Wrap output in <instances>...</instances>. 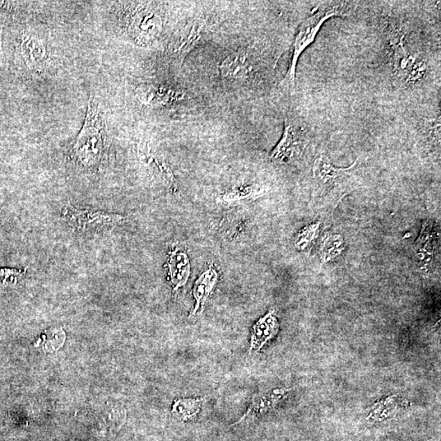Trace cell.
I'll return each mask as SVG.
<instances>
[{
  "mask_svg": "<svg viewBox=\"0 0 441 441\" xmlns=\"http://www.w3.org/2000/svg\"><path fill=\"white\" fill-rule=\"evenodd\" d=\"M108 148L109 136L103 115L91 97L85 124L72 148V158L83 169L94 171L103 163Z\"/></svg>",
  "mask_w": 441,
  "mask_h": 441,
  "instance_id": "cell-1",
  "label": "cell"
},
{
  "mask_svg": "<svg viewBox=\"0 0 441 441\" xmlns=\"http://www.w3.org/2000/svg\"><path fill=\"white\" fill-rule=\"evenodd\" d=\"M358 160L345 169L337 168L324 154L315 158L313 165V198L319 206L335 208L341 199L354 190Z\"/></svg>",
  "mask_w": 441,
  "mask_h": 441,
  "instance_id": "cell-2",
  "label": "cell"
},
{
  "mask_svg": "<svg viewBox=\"0 0 441 441\" xmlns=\"http://www.w3.org/2000/svg\"><path fill=\"white\" fill-rule=\"evenodd\" d=\"M120 22L126 34L139 46H147L159 38L164 22L160 12L148 2L124 3Z\"/></svg>",
  "mask_w": 441,
  "mask_h": 441,
  "instance_id": "cell-3",
  "label": "cell"
},
{
  "mask_svg": "<svg viewBox=\"0 0 441 441\" xmlns=\"http://www.w3.org/2000/svg\"><path fill=\"white\" fill-rule=\"evenodd\" d=\"M346 4L338 3L337 6L320 9L301 22L295 37L290 67L283 81V85L291 94L294 92L297 65L300 56L313 43L324 23L333 17L346 16Z\"/></svg>",
  "mask_w": 441,
  "mask_h": 441,
  "instance_id": "cell-4",
  "label": "cell"
},
{
  "mask_svg": "<svg viewBox=\"0 0 441 441\" xmlns=\"http://www.w3.org/2000/svg\"><path fill=\"white\" fill-rule=\"evenodd\" d=\"M266 67L258 49H241L230 53L219 65L220 76L227 82H247L253 80L261 69Z\"/></svg>",
  "mask_w": 441,
  "mask_h": 441,
  "instance_id": "cell-5",
  "label": "cell"
},
{
  "mask_svg": "<svg viewBox=\"0 0 441 441\" xmlns=\"http://www.w3.org/2000/svg\"><path fill=\"white\" fill-rule=\"evenodd\" d=\"M63 219L72 228L88 234H103L113 231L126 221V217L116 213L78 210L68 203L63 211Z\"/></svg>",
  "mask_w": 441,
  "mask_h": 441,
  "instance_id": "cell-6",
  "label": "cell"
},
{
  "mask_svg": "<svg viewBox=\"0 0 441 441\" xmlns=\"http://www.w3.org/2000/svg\"><path fill=\"white\" fill-rule=\"evenodd\" d=\"M388 39L392 51L394 72L403 81L419 58L412 56L406 48V34L396 21L389 22Z\"/></svg>",
  "mask_w": 441,
  "mask_h": 441,
  "instance_id": "cell-7",
  "label": "cell"
},
{
  "mask_svg": "<svg viewBox=\"0 0 441 441\" xmlns=\"http://www.w3.org/2000/svg\"><path fill=\"white\" fill-rule=\"evenodd\" d=\"M305 137L303 130L298 124L290 118L285 119L284 133L280 142L271 154L273 160L289 162L299 156L304 149Z\"/></svg>",
  "mask_w": 441,
  "mask_h": 441,
  "instance_id": "cell-8",
  "label": "cell"
},
{
  "mask_svg": "<svg viewBox=\"0 0 441 441\" xmlns=\"http://www.w3.org/2000/svg\"><path fill=\"white\" fill-rule=\"evenodd\" d=\"M206 30V22L202 19L194 20L184 27L171 42L169 54L175 63L182 64L187 56L201 42Z\"/></svg>",
  "mask_w": 441,
  "mask_h": 441,
  "instance_id": "cell-9",
  "label": "cell"
},
{
  "mask_svg": "<svg viewBox=\"0 0 441 441\" xmlns=\"http://www.w3.org/2000/svg\"><path fill=\"white\" fill-rule=\"evenodd\" d=\"M139 99L153 106H170L182 101L185 92L180 88L157 85H142L139 88Z\"/></svg>",
  "mask_w": 441,
  "mask_h": 441,
  "instance_id": "cell-10",
  "label": "cell"
},
{
  "mask_svg": "<svg viewBox=\"0 0 441 441\" xmlns=\"http://www.w3.org/2000/svg\"><path fill=\"white\" fill-rule=\"evenodd\" d=\"M280 324L275 315V310H270L263 317L260 318L253 326L250 338L249 354L258 352L267 343L276 336Z\"/></svg>",
  "mask_w": 441,
  "mask_h": 441,
  "instance_id": "cell-11",
  "label": "cell"
},
{
  "mask_svg": "<svg viewBox=\"0 0 441 441\" xmlns=\"http://www.w3.org/2000/svg\"><path fill=\"white\" fill-rule=\"evenodd\" d=\"M168 254L166 267L169 268V281L175 292L187 285L190 274V263L188 255L179 248L170 250Z\"/></svg>",
  "mask_w": 441,
  "mask_h": 441,
  "instance_id": "cell-12",
  "label": "cell"
},
{
  "mask_svg": "<svg viewBox=\"0 0 441 441\" xmlns=\"http://www.w3.org/2000/svg\"><path fill=\"white\" fill-rule=\"evenodd\" d=\"M218 281V274L212 266L206 269L199 276L193 287V297L196 300V305L189 317H194L198 313H203L204 306L215 290Z\"/></svg>",
  "mask_w": 441,
  "mask_h": 441,
  "instance_id": "cell-13",
  "label": "cell"
},
{
  "mask_svg": "<svg viewBox=\"0 0 441 441\" xmlns=\"http://www.w3.org/2000/svg\"><path fill=\"white\" fill-rule=\"evenodd\" d=\"M204 402H206L204 397L178 399V400L174 401L173 407H172V415L180 421L193 420L201 413Z\"/></svg>",
  "mask_w": 441,
  "mask_h": 441,
  "instance_id": "cell-14",
  "label": "cell"
},
{
  "mask_svg": "<svg viewBox=\"0 0 441 441\" xmlns=\"http://www.w3.org/2000/svg\"><path fill=\"white\" fill-rule=\"evenodd\" d=\"M21 50L26 63L29 67L40 66L45 58V47L39 40L33 36L22 40Z\"/></svg>",
  "mask_w": 441,
  "mask_h": 441,
  "instance_id": "cell-15",
  "label": "cell"
},
{
  "mask_svg": "<svg viewBox=\"0 0 441 441\" xmlns=\"http://www.w3.org/2000/svg\"><path fill=\"white\" fill-rule=\"evenodd\" d=\"M281 390H277V391L274 392L273 396H263L258 397H254L251 406H249V410L243 417H241L240 419L235 422V424L232 426H236L241 422L245 421L248 419L249 417L254 415H261L263 413L266 412L271 407L273 406L274 403H276L278 400V398L281 397Z\"/></svg>",
  "mask_w": 441,
  "mask_h": 441,
  "instance_id": "cell-16",
  "label": "cell"
},
{
  "mask_svg": "<svg viewBox=\"0 0 441 441\" xmlns=\"http://www.w3.org/2000/svg\"><path fill=\"white\" fill-rule=\"evenodd\" d=\"M422 135L431 145L440 148V117L435 119L422 118L419 125Z\"/></svg>",
  "mask_w": 441,
  "mask_h": 441,
  "instance_id": "cell-17",
  "label": "cell"
},
{
  "mask_svg": "<svg viewBox=\"0 0 441 441\" xmlns=\"http://www.w3.org/2000/svg\"><path fill=\"white\" fill-rule=\"evenodd\" d=\"M42 338H44V349L52 351H57L63 346L66 335L61 328H51Z\"/></svg>",
  "mask_w": 441,
  "mask_h": 441,
  "instance_id": "cell-18",
  "label": "cell"
},
{
  "mask_svg": "<svg viewBox=\"0 0 441 441\" xmlns=\"http://www.w3.org/2000/svg\"><path fill=\"white\" fill-rule=\"evenodd\" d=\"M324 242L322 256L328 262L342 251V239L340 235H333Z\"/></svg>",
  "mask_w": 441,
  "mask_h": 441,
  "instance_id": "cell-19",
  "label": "cell"
},
{
  "mask_svg": "<svg viewBox=\"0 0 441 441\" xmlns=\"http://www.w3.org/2000/svg\"><path fill=\"white\" fill-rule=\"evenodd\" d=\"M26 272V268L24 270H18L14 268H0V278H1L3 284H17L18 280L24 276Z\"/></svg>",
  "mask_w": 441,
  "mask_h": 441,
  "instance_id": "cell-20",
  "label": "cell"
},
{
  "mask_svg": "<svg viewBox=\"0 0 441 441\" xmlns=\"http://www.w3.org/2000/svg\"><path fill=\"white\" fill-rule=\"evenodd\" d=\"M317 229V226H310L308 228L305 229L304 231L300 232V234L298 236V238L296 240L295 245L296 247L299 249H304L305 244L310 242L312 241L313 232Z\"/></svg>",
  "mask_w": 441,
  "mask_h": 441,
  "instance_id": "cell-21",
  "label": "cell"
}]
</instances>
